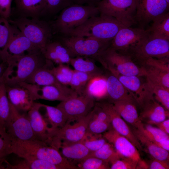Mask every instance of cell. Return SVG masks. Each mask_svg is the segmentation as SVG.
<instances>
[{
  "mask_svg": "<svg viewBox=\"0 0 169 169\" xmlns=\"http://www.w3.org/2000/svg\"><path fill=\"white\" fill-rule=\"evenodd\" d=\"M11 151L12 153L23 159L44 160L63 169H78L63 157L57 149L37 139L26 141L12 139Z\"/></svg>",
  "mask_w": 169,
  "mask_h": 169,
  "instance_id": "cell-1",
  "label": "cell"
},
{
  "mask_svg": "<svg viewBox=\"0 0 169 169\" xmlns=\"http://www.w3.org/2000/svg\"><path fill=\"white\" fill-rule=\"evenodd\" d=\"M47 59L40 50L27 54L8 57L2 79L6 85H18L25 82L38 68L46 64Z\"/></svg>",
  "mask_w": 169,
  "mask_h": 169,
  "instance_id": "cell-2",
  "label": "cell"
},
{
  "mask_svg": "<svg viewBox=\"0 0 169 169\" xmlns=\"http://www.w3.org/2000/svg\"><path fill=\"white\" fill-rule=\"evenodd\" d=\"M124 26L113 17L97 15L89 18L66 36L91 37L111 41Z\"/></svg>",
  "mask_w": 169,
  "mask_h": 169,
  "instance_id": "cell-3",
  "label": "cell"
},
{
  "mask_svg": "<svg viewBox=\"0 0 169 169\" xmlns=\"http://www.w3.org/2000/svg\"><path fill=\"white\" fill-rule=\"evenodd\" d=\"M99 13L96 6L72 5L62 10L50 25L53 33H58L66 36L88 18Z\"/></svg>",
  "mask_w": 169,
  "mask_h": 169,
  "instance_id": "cell-4",
  "label": "cell"
},
{
  "mask_svg": "<svg viewBox=\"0 0 169 169\" xmlns=\"http://www.w3.org/2000/svg\"><path fill=\"white\" fill-rule=\"evenodd\" d=\"M95 60L114 75H145L143 67L135 63L130 56L117 51L110 46Z\"/></svg>",
  "mask_w": 169,
  "mask_h": 169,
  "instance_id": "cell-5",
  "label": "cell"
},
{
  "mask_svg": "<svg viewBox=\"0 0 169 169\" xmlns=\"http://www.w3.org/2000/svg\"><path fill=\"white\" fill-rule=\"evenodd\" d=\"M9 23L16 27L43 53L47 44L50 42L53 32L51 25L39 18L19 17L9 19Z\"/></svg>",
  "mask_w": 169,
  "mask_h": 169,
  "instance_id": "cell-6",
  "label": "cell"
},
{
  "mask_svg": "<svg viewBox=\"0 0 169 169\" xmlns=\"http://www.w3.org/2000/svg\"><path fill=\"white\" fill-rule=\"evenodd\" d=\"M74 57H85L96 60L110 44L108 41L91 37L64 36L60 41Z\"/></svg>",
  "mask_w": 169,
  "mask_h": 169,
  "instance_id": "cell-7",
  "label": "cell"
},
{
  "mask_svg": "<svg viewBox=\"0 0 169 169\" xmlns=\"http://www.w3.org/2000/svg\"><path fill=\"white\" fill-rule=\"evenodd\" d=\"M96 6L100 15L113 17L124 26L136 24V0H101Z\"/></svg>",
  "mask_w": 169,
  "mask_h": 169,
  "instance_id": "cell-8",
  "label": "cell"
},
{
  "mask_svg": "<svg viewBox=\"0 0 169 169\" xmlns=\"http://www.w3.org/2000/svg\"><path fill=\"white\" fill-rule=\"evenodd\" d=\"M92 113V110L86 116L73 124L66 123L57 129L47 143L59 150L62 145L80 142L87 131Z\"/></svg>",
  "mask_w": 169,
  "mask_h": 169,
  "instance_id": "cell-9",
  "label": "cell"
},
{
  "mask_svg": "<svg viewBox=\"0 0 169 169\" xmlns=\"http://www.w3.org/2000/svg\"><path fill=\"white\" fill-rule=\"evenodd\" d=\"M126 54L140 66L151 58L169 57V40L148 37Z\"/></svg>",
  "mask_w": 169,
  "mask_h": 169,
  "instance_id": "cell-10",
  "label": "cell"
},
{
  "mask_svg": "<svg viewBox=\"0 0 169 169\" xmlns=\"http://www.w3.org/2000/svg\"><path fill=\"white\" fill-rule=\"evenodd\" d=\"M148 37V33L145 29L124 26L112 40L110 47L126 54Z\"/></svg>",
  "mask_w": 169,
  "mask_h": 169,
  "instance_id": "cell-11",
  "label": "cell"
},
{
  "mask_svg": "<svg viewBox=\"0 0 169 169\" xmlns=\"http://www.w3.org/2000/svg\"><path fill=\"white\" fill-rule=\"evenodd\" d=\"M10 113L5 127L11 139L22 141L36 139L27 114L18 111L10 103Z\"/></svg>",
  "mask_w": 169,
  "mask_h": 169,
  "instance_id": "cell-12",
  "label": "cell"
},
{
  "mask_svg": "<svg viewBox=\"0 0 169 169\" xmlns=\"http://www.w3.org/2000/svg\"><path fill=\"white\" fill-rule=\"evenodd\" d=\"M19 85L28 90L34 100L42 99L61 102L78 95L75 91L67 86L59 87L53 85H37L25 82H21Z\"/></svg>",
  "mask_w": 169,
  "mask_h": 169,
  "instance_id": "cell-13",
  "label": "cell"
},
{
  "mask_svg": "<svg viewBox=\"0 0 169 169\" xmlns=\"http://www.w3.org/2000/svg\"><path fill=\"white\" fill-rule=\"evenodd\" d=\"M95 101L84 94L61 101L57 106L64 113L67 119V123H69L78 121L86 116L94 107Z\"/></svg>",
  "mask_w": 169,
  "mask_h": 169,
  "instance_id": "cell-14",
  "label": "cell"
},
{
  "mask_svg": "<svg viewBox=\"0 0 169 169\" xmlns=\"http://www.w3.org/2000/svg\"><path fill=\"white\" fill-rule=\"evenodd\" d=\"M136 17L139 28L145 26L157 17L167 12L169 5L166 0H136Z\"/></svg>",
  "mask_w": 169,
  "mask_h": 169,
  "instance_id": "cell-15",
  "label": "cell"
},
{
  "mask_svg": "<svg viewBox=\"0 0 169 169\" xmlns=\"http://www.w3.org/2000/svg\"><path fill=\"white\" fill-rule=\"evenodd\" d=\"M114 75L129 91L139 106L153 96L145 76Z\"/></svg>",
  "mask_w": 169,
  "mask_h": 169,
  "instance_id": "cell-16",
  "label": "cell"
},
{
  "mask_svg": "<svg viewBox=\"0 0 169 169\" xmlns=\"http://www.w3.org/2000/svg\"><path fill=\"white\" fill-rule=\"evenodd\" d=\"M12 25V35L3 53L2 62L5 63L6 59L9 56L22 55L41 50L35 46L16 27Z\"/></svg>",
  "mask_w": 169,
  "mask_h": 169,
  "instance_id": "cell-17",
  "label": "cell"
},
{
  "mask_svg": "<svg viewBox=\"0 0 169 169\" xmlns=\"http://www.w3.org/2000/svg\"><path fill=\"white\" fill-rule=\"evenodd\" d=\"M95 104L101 107L108 115L113 129L127 138L138 151L143 150V148L132 130L117 112L112 103L100 102H95Z\"/></svg>",
  "mask_w": 169,
  "mask_h": 169,
  "instance_id": "cell-18",
  "label": "cell"
},
{
  "mask_svg": "<svg viewBox=\"0 0 169 169\" xmlns=\"http://www.w3.org/2000/svg\"><path fill=\"white\" fill-rule=\"evenodd\" d=\"M103 136L107 141L111 144L120 155L139 161L141 159L138 150L127 138L120 134L112 128Z\"/></svg>",
  "mask_w": 169,
  "mask_h": 169,
  "instance_id": "cell-19",
  "label": "cell"
},
{
  "mask_svg": "<svg viewBox=\"0 0 169 169\" xmlns=\"http://www.w3.org/2000/svg\"><path fill=\"white\" fill-rule=\"evenodd\" d=\"M40 103L34 102L27 114L36 138L47 143L54 131L49 127L41 114Z\"/></svg>",
  "mask_w": 169,
  "mask_h": 169,
  "instance_id": "cell-20",
  "label": "cell"
},
{
  "mask_svg": "<svg viewBox=\"0 0 169 169\" xmlns=\"http://www.w3.org/2000/svg\"><path fill=\"white\" fill-rule=\"evenodd\" d=\"M141 109L139 115L143 122L151 125L162 121L169 117V111L166 110L153 97L140 106Z\"/></svg>",
  "mask_w": 169,
  "mask_h": 169,
  "instance_id": "cell-21",
  "label": "cell"
},
{
  "mask_svg": "<svg viewBox=\"0 0 169 169\" xmlns=\"http://www.w3.org/2000/svg\"><path fill=\"white\" fill-rule=\"evenodd\" d=\"M6 86L10 103L18 111L27 112L34 101L28 90L19 85Z\"/></svg>",
  "mask_w": 169,
  "mask_h": 169,
  "instance_id": "cell-22",
  "label": "cell"
},
{
  "mask_svg": "<svg viewBox=\"0 0 169 169\" xmlns=\"http://www.w3.org/2000/svg\"><path fill=\"white\" fill-rule=\"evenodd\" d=\"M105 75L106 79L107 98H109L110 102L112 103L120 100L136 102L130 93L116 76L110 72Z\"/></svg>",
  "mask_w": 169,
  "mask_h": 169,
  "instance_id": "cell-23",
  "label": "cell"
},
{
  "mask_svg": "<svg viewBox=\"0 0 169 169\" xmlns=\"http://www.w3.org/2000/svg\"><path fill=\"white\" fill-rule=\"evenodd\" d=\"M53 64L47 59L46 64L37 69L24 82L39 85H53L59 87L66 86L59 83L51 72Z\"/></svg>",
  "mask_w": 169,
  "mask_h": 169,
  "instance_id": "cell-24",
  "label": "cell"
},
{
  "mask_svg": "<svg viewBox=\"0 0 169 169\" xmlns=\"http://www.w3.org/2000/svg\"><path fill=\"white\" fill-rule=\"evenodd\" d=\"M43 54L45 58L58 65L69 64L74 57L60 41H51L46 45Z\"/></svg>",
  "mask_w": 169,
  "mask_h": 169,
  "instance_id": "cell-25",
  "label": "cell"
},
{
  "mask_svg": "<svg viewBox=\"0 0 169 169\" xmlns=\"http://www.w3.org/2000/svg\"><path fill=\"white\" fill-rule=\"evenodd\" d=\"M15 10L19 17L39 18L44 9L45 0H15Z\"/></svg>",
  "mask_w": 169,
  "mask_h": 169,
  "instance_id": "cell-26",
  "label": "cell"
},
{
  "mask_svg": "<svg viewBox=\"0 0 169 169\" xmlns=\"http://www.w3.org/2000/svg\"><path fill=\"white\" fill-rule=\"evenodd\" d=\"M135 102L127 100H120L112 103L121 118L131 124L134 128L138 129L143 124L139 118Z\"/></svg>",
  "mask_w": 169,
  "mask_h": 169,
  "instance_id": "cell-27",
  "label": "cell"
},
{
  "mask_svg": "<svg viewBox=\"0 0 169 169\" xmlns=\"http://www.w3.org/2000/svg\"><path fill=\"white\" fill-rule=\"evenodd\" d=\"M61 155L71 163L76 166L89 156L91 151L81 142L67 145H62L59 149Z\"/></svg>",
  "mask_w": 169,
  "mask_h": 169,
  "instance_id": "cell-28",
  "label": "cell"
},
{
  "mask_svg": "<svg viewBox=\"0 0 169 169\" xmlns=\"http://www.w3.org/2000/svg\"><path fill=\"white\" fill-rule=\"evenodd\" d=\"M84 94L87 95L95 100L107 98L105 75L101 74L92 77L87 84Z\"/></svg>",
  "mask_w": 169,
  "mask_h": 169,
  "instance_id": "cell-29",
  "label": "cell"
},
{
  "mask_svg": "<svg viewBox=\"0 0 169 169\" xmlns=\"http://www.w3.org/2000/svg\"><path fill=\"white\" fill-rule=\"evenodd\" d=\"M40 107L44 111L42 115L50 127L55 132L63 127L67 122V118L60 108L40 103Z\"/></svg>",
  "mask_w": 169,
  "mask_h": 169,
  "instance_id": "cell-30",
  "label": "cell"
},
{
  "mask_svg": "<svg viewBox=\"0 0 169 169\" xmlns=\"http://www.w3.org/2000/svg\"><path fill=\"white\" fill-rule=\"evenodd\" d=\"M132 131L142 146L154 159L169 161V151L160 147L144 136L138 129L134 128Z\"/></svg>",
  "mask_w": 169,
  "mask_h": 169,
  "instance_id": "cell-31",
  "label": "cell"
},
{
  "mask_svg": "<svg viewBox=\"0 0 169 169\" xmlns=\"http://www.w3.org/2000/svg\"><path fill=\"white\" fill-rule=\"evenodd\" d=\"M152 24L146 29L150 38H161L169 40V13L154 19Z\"/></svg>",
  "mask_w": 169,
  "mask_h": 169,
  "instance_id": "cell-32",
  "label": "cell"
},
{
  "mask_svg": "<svg viewBox=\"0 0 169 169\" xmlns=\"http://www.w3.org/2000/svg\"><path fill=\"white\" fill-rule=\"evenodd\" d=\"M141 67L148 82L169 89V70L148 65Z\"/></svg>",
  "mask_w": 169,
  "mask_h": 169,
  "instance_id": "cell-33",
  "label": "cell"
},
{
  "mask_svg": "<svg viewBox=\"0 0 169 169\" xmlns=\"http://www.w3.org/2000/svg\"><path fill=\"white\" fill-rule=\"evenodd\" d=\"M23 159L14 165L6 160V169H63L59 166L44 160Z\"/></svg>",
  "mask_w": 169,
  "mask_h": 169,
  "instance_id": "cell-34",
  "label": "cell"
},
{
  "mask_svg": "<svg viewBox=\"0 0 169 169\" xmlns=\"http://www.w3.org/2000/svg\"><path fill=\"white\" fill-rule=\"evenodd\" d=\"M69 64L74 70L89 74H102V71L95 64L94 60L90 58L76 56L71 59Z\"/></svg>",
  "mask_w": 169,
  "mask_h": 169,
  "instance_id": "cell-35",
  "label": "cell"
},
{
  "mask_svg": "<svg viewBox=\"0 0 169 169\" xmlns=\"http://www.w3.org/2000/svg\"><path fill=\"white\" fill-rule=\"evenodd\" d=\"M12 139L5 127L0 125V169H6V157L12 153Z\"/></svg>",
  "mask_w": 169,
  "mask_h": 169,
  "instance_id": "cell-36",
  "label": "cell"
},
{
  "mask_svg": "<svg viewBox=\"0 0 169 169\" xmlns=\"http://www.w3.org/2000/svg\"><path fill=\"white\" fill-rule=\"evenodd\" d=\"M98 74H89L74 70L69 86L78 95L84 94L87 82L93 76Z\"/></svg>",
  "mask_w": 169,
  "mask_h": 169,
  "instance_id": "cell-37",
  "label": "cell"
},
{
  "mask_svg": "<svg viewBox=\"0 0 169 169\" xmlns=\"http://www.w3.org/2000/svg\"><path fill=\"white\" fill-rule=\"evenodd\" d=\"M10 105L3 80H0V125L5 127L10 113Z\"/></svg>",
  "mask_w": 169,
  "mask_h": 169,
  "instance_id": "cell-38",
  "label": "cell"
},
{
  "mask_svg": "<svg viewBox=\"0 0 169 169\" xmlns=\"http://www.w3.org/2000/svg\"><path fill=\"white\" fill-rule=\"evenodd\" d=\"M122 156L116 151L111 144L107 141L99 149L91 152L89 156L95 157L110 163Z\"/></svg>",
  "mask_w": 169,
  "mask_h": 169,
  "instance_id": "cell-39",
  "label": "cell"
},
{
  "mask_svg": "<svg viewBox=\"0 0 169 169\" xmlns=\"http://www.w3.org/2000/svg\"><path fill=\"white\" fill-rule=\"evenodd\" d=\"M13 33L12 25L8 20L0 16V61Z\"/></svg>",
  "mask_w": 169,
  "mask_h": 169,
  "instance_id": "cell-40",
  "label": "cell"
},
{
  "mask_svg": "<svg viewBox=\"0 0 169 169\" xmlns=\"http://www.w3.org/2000/svg\"><path fill=\"white\" fill-rule=\"evenodd\" d=\"M67 64H60L56 67H52L51 70L57 80L62 84L69 85L74 70H72Z\"/></svg>",
  "mask_w": 169,
  "mask_h": 169,
  "instance_id": "cell-41",
  "label": "cell"
},
{
  "mask_svg": "<svg viewBox=\"0 0 169 169\" xmlns=\"http://www.w3.org/2000/svg\"><path fill=\"white\" fill-rule=\"evenodd\" d=\"M91 152L95 151L107 142L102 134L86 131L80 141Z\"/></svg>",
  "mask_w": 169,
  "mask_h": 169,
  "instance_id": "cell-42",
  "label": "cell"
},
{
  "mask_svg": "<svg viewBox=\"0 0 169 169\" xmlns=\"http://www.w3.org/2000/svg\"><path fill=\"white\" fill-rule=\"evenodd\" d=\"M147 82L154 99L166 110H169V89Z\"/></svg>",
  "mask_w": 169,
  "mask_h": 169,
  "instance_id": "cell-43",
  "label": "cell"
},
{
  "mask_svg": "<svg viewBox=\"0 0 169 169\" xmlns=\"http://www.w3.org/2000/svg\"><path fill=\"white\" fill-rule=\"evenodd\" d=\"M137 129L155 144L169 137L168 135L158 127L148 124L143 123L141 127Z\"/></svg>",
  "mask_w": 169,
  "mask_h": 169,
  "instance_id": "cell-44",
  "label": "cell"
},
{
  "mask_svg": "<svg viewBox=\"0 0 169 169\" xmlns=\"http://www.w3.org/2000/svg\"><path fill=\"white\" fill-rule=\"evenodd\" d=\"M46 4L42 15H55L65 8L74 4L73 0H45Z\"/></svg>",
  "mask_w": 169,
  "mask_h": 169,
  "instance_id": "cell-45",
  "label": "cell"
},
{
  "mask_svg": "<svg viewBox=\"0 0 169 169\" xmlns=\"http://www.w3.org/2000/svg\"><path fill=\"white\" fill-rule=\"evenodd\" d=\"M76 166L78 169H109V163L93 156H89L82 160Z\"/></svg>",
  "mask_w": 169,
  "mask_h": 169,
  "instance_id": "cell-46",
  "label": "cell"
},
{
  "mask_svg": "<svg viewBox=\"0 0 169 169\" xmlns=\"http://www.w3.org/2000/svg\"><path fill=\"white\" fill-rule=\"evenodd\" d=\"M112 128L111 123L93 118L92 115L88 125L87 131L102 134Z\"/></svg>",
  "mask_w": 169,
  "mask_h": 169,
  "instance_id": "cell-47",
  "label": "cell"
},
{
  "mask_svg": "<svg viewBox=\"0 0 169 169\" xmlns=\"http://www.w3.org/2000/svg\"><path fill=\"white\" fill-rule=\"evenodd\" d=\"M138 161L121 156L110 162L111 169H136Z\"/></svg>",
  "mask_w": 169,
  "mask_h": 169,
  "instance_id": "cell-48",
  "label": "cell"
},
{
  "mask_svg": "<svg viewBox=\"0 0 169 169\" xmlns=\"http://www.w3.org/2000/svg\"><path fill=\"white\" fill-rule=\"evenodd\" d=\"M13 0H0V16L8 20L11 13Z\"/></svg>",
  "mask_w": 169,
  "mask_h": 169,
  "instance_id": "cell-49",
  "label": "cell"
},
{
  "mask_svg": "<svg viewBox=\"0 0 169 169\" xmlns=\"http://www.w3.org/2000/svg\"><path fill=\"white\" fill-rule=\"evenodd\" d=\"M169 161H162L154 159L149 165V169H169Z\"/></svg>",
  "mask_w": 169,
  "mask_h": 169,
  "instance_id": "cell-50",
  "label": "cell"
},
{
  "mask_svg": "<svg viewBox=\"0 0 169 169\" xmlns=\"http://www.w3.org/2000/svg\"><path fill=\"white\" fill-rule=\"evenodd\" d=\"M158 128L169 135V119L165 120L155 124Z\"/></svg>",
  "mask_w": 169,
  "mask_h": 169,
  "instance_id": "cell-51",
  "label": "cell"
},
{
  "mask_svg": "<svg viewBox=\"0 0 169 169\" xmlns=\"http://www.w3.org/2000/svg\"><path fill=\"white\" fill-rule=\"evenodd\" d=\"M101 0H73L74 3L89 6H96L97 4Z\"/></svg>",
  "mask_w": 169,
  "mask_h": 169,
  "instance_id": "cell-52",
  "label": "cell"
},
{
  "mask_svg": "<svg viewBox=\"0 0 169 169\" xmlns=\"http://www.w3.org/2000/svg\"><path fill=\"white\" fill-rule=\"evenodd\" d=\"M160 147L169 151V137L155 143Z\"/></svg>",
  "mask_w": 169,
  "mask_h": 169,
  "instance_id": "cell-53",
  "label": "cell"
},
{
  "mask_svg": "<svg viewBox=\"0 0 169 169\" xmlns=\"http://www.w3.org/2000/svg\"><path fill=\"white\" fill-rule=\"evenodd\" d=\"M136 169H149V165L144 161L141 159L138 161Z\"/></svg>",
  "mask_w": 169,
  "mask_h": 169,
  "instance_id": "cell-54",
  "label": "cell"
},
{
  "mask_svg": "<svg viewBox=\"0 0 169 169\" xmlns=\"http://www.w3.org/2000/svg\"><path fill=\"white\" fill-rule=\"evenodd\" d=\"M7 67V64L3 62L0 61V80L2 79Z\"/></svg>",
  "mask_w": 169,
  "mask_h": 169,
  "instance_id": "cell-55",
  "label": "cell"
},
{
  "mask_svg": "<svg viewBox=\"0 0 169 169\" xmlns=\"http://www.w3.org/2000/svg\"><path fill=\"white\" fill-rule=\"evenodd\" d=\"M168 3L169 5V0H166Z\"/></svg>",
  "mask_w": 169,
  "mask_h": 169,
  "instance_id": "cell-56",
  "label": "cell"
}]
</instances>
